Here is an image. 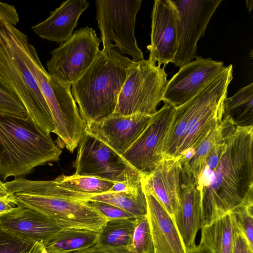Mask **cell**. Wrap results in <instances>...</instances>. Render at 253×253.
<instances>
[{
  "label": "cell",
  "mask_w": 253,
  "mask_h": 253,
  "mask_svg": "<svg viewBox=\"0 0 253 253\" xmlns=\"http://www.w3.org/2000/svg\"><path fill=\"white\" fill-rule=\"evenodd\" d=\"M253 126L228 120L196 180L202 210L201 228L238 207H253Z\"/></svg>",
  "instance_id": "6da1fadb"
},
{
  "label": "cell",
  "mask_w": 253,
  "mask_h": 253,
  "mask_svg": "<svg viewBox=\"0 0 253 253\" xmlns=\"http://www.w3.org/2000/svg\"><path fill=\"white\" fill-rule=\"evenodd\" d=\"M232 79L230 64L196 95L174 108L158 151L162 160L179 157L189 162L197 148L221 123L224 101Z\"/></svg>",
  "instance_id": "7a4b0ae2"
},
{
  "label": "cell",
  "mask_w": 253,
  "mask_h": 253,
  "mask_svg": "<svg viewBox=\"0 0 253 253\" xmlns=\"http://www.w3.org/2000/svg\"><path fill=\"white\" fill-rule=\"evenodd\" d=\"M133 62L112 45L103 47L90 67L71 85L72 95L85 124L113 114Z\"/></svg>",
  "instance_id": "3957f363"
},
{
  "label": "cell",
  "mask_w": 253,
  "mask_h": 253,
  "mask_svg": "<svg viewBox=\"0 0 253 253\" xmlns=\"http://www.w3.org/2000/svg\"><path fill=\"white\" fill-rule=\"evenodd\" d=\"M62 153L50 133L28 117L0 113V177H23Z\"/></svg>",
  "instance_id": "277c9868"
},
{
  "label": "cell",
  "mask_w": 253,
  "mask_h": 253,
  "mask_svg": "<svg viewBox=\"0 0 253 253\" xmlns=\"http://www.w3.org/2000/svg\"><path fill=\"white\" fill-rule=\"evenodd\" d=\"M16 40L20 52L36 79L49 108L58 139L73 152L86 131L71 92V87L63 84L51 77L43 67L35 47L26 35L19 32Z\"/></svg>",
  "instance_id": "5b68a950"
},
{
  "label": "cell",
  "mask_w": 253,
  "mask_h": 253,
  "mask_svg": "<svg viewBox=\"0 0 253 253\" xmlns=\"http://www.w3.org/2000/svg\"><path fill=\"white\" fill-rule=\"evenodd\" d=\"M15 28L0 21V78L21 101L28 117L45 131L54 133L51 113L36 79L20 52Z\"/></svg>",
  "instance_id": "8992f818"
},
{
  "label": "cell",
  "mask_w": 253,
  "mask_h": 253,
  "mask_svg": "<svg viewBox=\"0 0 253 253\" xmlns=\"http://www.w3.org/2000/svg\"><path fill=\"white\" fill-rule=\"evenodd\" d=\"M164 68L156 65L149 59L134 62L111 115L154 114L158 105L163 100L168 82Z\"/></svg>",
  "instance_id": "52a82bcc"
},
{
  "label": "cell",
  "mask_w": 253,
  "mask_h": 253,
  "mask_svg": "<svg viewBox=\"0 0 253 253\" xmlns=\"http://www.w3.org/2000/svg\"><path fill=\"white\" fill-rule=\"evenodd\" d=\"M141 0H96V19L103 47L112 45L133 62L144 59L134 35Z\"/></svg>",
  "instance_id": "ba28073f"
},
{
  "label": "cell",
  "mask_w": 253,
  "mask_h": 253,
  "mask_svg": "<svg viewBox=\"0 0 253 253\" xmlns=\"http://www.w3.org/2000/svg\"><path fill=\"white\" fill-rule=\"evenodd\" d=\"M16 205H22L40 211L55 220L65 228H75L99 232L107 219L95 210L80 201L46 196L5 187Z\"/></svg>",
  "instance_id": "9c48e42d"
},
{
  "label": "cell",
  "mask_w": 253,
  "mask_h": 253,
  "mask_svg": "<svg viewBox=\"0 0 253 253\" xmlns=\"http://www.w3.org/2000/svg\"><path fill=\"white\" fill-rule=\"evenodd\" d=\"M78 146L75 174L114 182L142 180L143 176L121 155L86 130Z\"/></svg>",
  "instance_id": "30bf717a"
},
{
  "label": "cell",
  "mask_w": 253,
  "mask_h": 253,
  "mask_svg": "<svg viewBox=\"0 0 253 253\" xmlns=\"http://www.w3.org/2000/svg\"><path fill=\"white\" fill-rule=\"evenodd\" d=\"M101 40L95 30L79 29L52 50L47 61L48 73L61 84L71 87L96 58Z\"/></svg>",
  "instance_id": "8fae6325"
},
{
  "label": "cell",
  "mask_w": 253,
  "mask_h": 253,
  "mask_svg": "<svg viewBox=\"0 0 253 253\" xmlns=\"http://www.w3.org/2000/svg\"><path fill=\"white\" fill-rule=\"evenodd\" d=\"M176 6L178 20V43L172 63L176 67L191 62L198 56L197 44L222 0H172Z\"/></svg>",
  "instance_id": "7c38bea8"
},
{
  "label": "cell",
  "mask_w": 253,
  "mask_h": 253,
  "mask_svg": "<svg viewBox=\"0 0 253 253\" xmlns=\"http://www.w3.org/2000/svg\"><path fill=\"white\" fill-rule=\"evenodd\" d=\"M174 107L164 105L152 115L144 131L122 156L143 176L150 174L162 161L158 153L169 128Z\"/></svg>",
  "instance_id": "4fadbf2b"
},
{
  "label": "cell",
  "mask_w": 253,
  "mask_h": 253,
  "mask_svg": "<svg viewBox=\"0 0 253 253\" xmlns=\"http://www.w3.org/2000/svg\"><path fill=\"white\" fill-rule=\"evenodd\" d=\"M223 63L198 56L180 68L168 82L163 101L175 108L196 95L225 68Z\"/></svg>",
  "instance_id": "5bb4252c"
},
{
  "label": "cell",
  "mask_w": 253,
  "mask_h": 253,
  "mask_svg": "<svg viewBox=\"0 0 253 253\" xmlns=\"http://www.w3.org/2000/svg\"><path fill=\"white\" fill-rule=\"evenodd\" d=\"M149 59L154 64L164 65L172 62L178 43V16L172 0H155L152 11Z\"/></svg>",
  "instance_id": "9a60e30c"
},
{
  "label": "cell",
  "mask_w": 253,
  "mask_h": 253,
  "mask_svg": "<svg viewBox=\"0 0 253 253\" xmlns=\"http://www.w3.org/2000/svg\"><path fill=\"white\" fill-rule=\"evenodd\" d=\"M152 116L111 115L85 124L86 130L122 156L144 131Z\"/></svg>",
  "instance_id": "2e32d148"
},
{
  "label": "cell",
  "mask_w": 253,
  "mask_h": 253,
  "mask_svg": "<svg viewBox=\"0 0 253 253\" xmlns=\"http://www.w3.org/2000/svg\"><path fill=\"white\" fill-rule=\"evenodd\" d=\"M180 162V205L174 221L184 246L188 251L195 247L196 235L201 229V196L189 169V162Z\"/></svg>",
  "instance_id": "e0dca14e"
},
{
  "label": "cell",
  "mask_w": 253,
  "mask_h": 253,
  "mask_svg": "<svg viewBox=\"0 0 253 253\" xmlns=\"http://www.w3.org/2000/svg\"><path fill=\"white\" fill-rule=\"evenodd\" d=\"M0 226L16 235L43 243L45 246L65 227L35 210L17 205L0 216Z\"/></svg>",
  "instance_id": "ac0fdd59"
},
{
  "label": "cell",
  "mask_w": 253,
  "mask_h": 253,
  "mask_svg": "<svg viewBox=\"0 0 253 253\" xmlns=\"http://www.w3.org/2000/svg\"><path fill=\"white\" fill-rule=\"evenodd\" d=\"M181 173L179 158L162 160L142 180L143 186L153 194L173 220L180 205Z\"/></svg>",
  "instance_id": "d6986e66"
},
{
  "label": "cell",
  "mask_w": 253,
  "mask_h": 253,
  "mask_svg": "<svg viewBox=\"0 0 253 253\" xmlns=\"http://www.w3.org/2000/svg\"><path fill=\"white\" fill-rule=\"evenodd\" d=\"M143 189L155 253H187L173 218L153 194Z\"/></svg>",
  "instance_id": "ffe728a7"
},
{
  "label": "cell",
  "mask_w": 253,
  "mask_h": 253,
  "mask_svg": "<svg viewBox=\"0 0 253 253\" xmlns=\"http://www.w3.org/2000/svg\"><path fill=\"white\" fill-rule=\"evenodd\" d=\"M89 5L86 0L64 1L50 11L46 19L32 29L41 38L61 44L72 35L79 17Z\"/></svg>",
  "instance_id": "44dd1931"
},
{
  "label": "cell",
  "mask_w": 253,
  "mask_h": 253,
  "mask_svg": "<svg viewBox=\"0 0 253 253\" xmlns=\"http://www.w3.org/2000/svg\"><path fill=\"white\" fill-rule=\"evenodd\" d=\"M201 229L200 244L211 253H233L236 235L240 231L231 212L214 220Z\"/></svg>",
  "instance_id": "7402d4cb"
},
{
  "label": "cell",
  "mask_w": 253,
  "mask_h": 253,
  "mask_svg": "<svg viewBox=\"0 0 253 253\" xmlns=\"http://www.w3.org/2000/svg\"><path fill=\"white\" fill-rule=\"evenodd\" d=\"M99 232L84 229L65 228L45 246L48 253H72L97 244Z\"/></svg>",
  "instance_id": "603a6c76"
},
{
  "label": "cell",
  "mask_w": 253,
  "mask_h": 253,
  "mask_svg": "<svg viewBox=\"0 0 253 253\" xmlns=\"http://www.w3.org/2000/svg\"><path fill=\"white\" fill-rule=\"evenodd\" d=\"M223 117L237 127L253 126V84L241 88L233 96L226 97Z\"/></svg>",
  "instance_id": "cb8c5ba5"
},
{
  "label": "cell",
  "mask_w": 253,
  "mask_h": 253,
  "mask_svg": "<svg viewBox=\"0 0 253 253\" xmlns=\"http://www.w3.org/2000/svg\"><path fill=\"white\" fill-rule=\"evenodd\" d=\"M136 222V218L107 220L99 232L96 245L131 251Z\"/></svg>",
  "instance_id": "d4e9b609"
},
{
  "label": "cell",
  "mask_w": 253,
  "mask_h": 253,
  "mask_svg": "<svg viewBox=\"0 0 253 253\" xmlns=\"http://www.w3.org/2000/svg\"><path fill=\"white\" fill-rule=\"evenodd\" d=\"M89 200L103 202L114 205L130 213L135 218L145 216L147 214V202L143 182L129 191L109 192L94 196Z\"/></svg>",
  "instance_id": "484cf974"
},
{
  "label": "cell",
  "mask_w": 253,
  "mask_h": 253,
  "mask_svg": "<svg viewBox=\"0 0 253 253\" xmlns=\"http://www.w3.org/2000/svg\"><path fill=\"white\" fill-rule=\"evenodd\" d=\"M60 187L84 194L95 196L109 192L114 182L94 177L63 174L54 179Z\"/></svg>",
  "instance_id": "4316f807"
},
{
  "label": "cell",
  "mask_w": 253,
  "mask_h": 253,
  "mask_svg": "<svg viewBox=\"0 0 253 253\" xmlns=\"http://www.w3.org/2000/svg\"><path fill=\"white\" fill-rule=\"evenodd\" d=\"M228 119L223 117L220 125L210 132L209 135L197 148L188 165L195 181L197 180L205 166L206 160L212 147L222 137Z\"/></svg>",
  "instance_id": "83f0119b"
},
{
  "label": "cell",
  "mask_w": 253,
  "mask_h": 253,
  "mask_svg": "<svg viewBox=\"0 0 253 253\" xmlns=\"http://www.w3.org/2000/svg\"><path fill=\"white\" fill-rule=\"evenodd\" d=\"M45 245L16 235L0 226V253H42Z\"/></svg>",
  "instance_id": "f1b7e54d"
},
{
  "label": "cell",
  "mask_w": 253,
  "mask_h": 253,
  "mask_svg": "<svg viewBox=\"0 0 253 253\" xmlns=\"http://www.w3.org/2000/svg\"><path fill=\"white\" fill-rule=\"evenodd\" d=\"M131 251L133 253H155L147 215L136 218Z\"/></svg>",
  "instance_id": "f546056e"
},
{
  "label": "cell",
  "mask_w": 253,
  "mask_h": 253,
  "mask_svg": "<svg viewBox=\"0 0 253 253\" xmlns=\"http://www.w3.org/2000/svg\"><path fill=\"white\" fill-rule=\"evenodd\" d=\"M0 113L21 118L28 117L21 101L0 78Z\"/></svg>",
  "instance_id": "4dcf8cb0"
},
{
  "label": "cell",
  "mask_w": 253,
  "mask_h": 253,
  "mask_svg": "<svg viewBox=\"0 0 253 253\" xmlns=\"http://www.w3.org/2000/svg\"><path fill=\"white\" fill-rule=\"evenodd\" d=\"M253 207H238L230 212L250 247L253 249Z\"/></svg>",
  "instance_id": "1f68e13d"
},
{
  "label": "cell",
  "mask_w": 253,
  "mask_h": 253,
  "mask_svg": "<svg viewBox=\"0 0 253 253\" xmlns=\"http://www.w3.org/2000/svg\"><path fill=\"white\" fill-rule=\"evenodd\" d=\"M84 203L102 215L107 220L135 218L130 213L110 204L91 200Z\"/></svg>",
  "instance_id": "d6a6232c"
},
{
  "label": "cell",
  "mask_w": 253,
  "mask_h": 253,
  "mask_svg": "<svg viewBox=\"0 0 253 253\" xmlns=\"http://www.w3.org/2000/svg\"><path fill=\"white\" fill-rule=\"evenodd\" d=\"M0 21L15 27L19 17L13 5L0 1Z\"/></svg>",
  "instance_id": "836d02e7"
},
{
  "label": "cell",
  "mask_w": 253,
  "mask_h": 253,
  "mask_svg": "<svg viewBox=\"0 0 253 253\" xmlns=\"http://www.w3.org/2000/svg\"><path fill=\"white\" fill-rule=\"evenodd\" d=\"M72 253H133L128 249L106 248L95 245L86 249Z\"/></svg>",
  "instance_id": "e575fe53"
},
{
  "label": "cell",
  "mask_w": 253,
  "mask_h": 253,
  "mask_svg": "<svg viewBox=\"0 0 253 253\" xmlns=\"http://www.w3.org/2000/svg\"><path fill=\"white\" fill-rule=\"evenodd\" d=\"M233 253H253V249L240 232L236 235Z\"/></svg>",
  "instance_id": "d590c367"
},
{
  "label": "cell",
  "mask_w": 253,
  "mask_h": 253,
  "mask_svg": "<svg viewBox=\"0 0 253 253\" xmlns=\"http://www.w3.org/2000/svg\"><path fill=\"white\" fill-rule=\"evenodd\" d=\"M16 206L13 196L8 194L6 196L0 198V216L9 212Z\"/></svg>",
  "instance_id": "8d00e7d4"
},
{
  "label": "cell",
  "mask_w": 253,
  "mask_h": 253,
  "mask_svg": "<svg viewBox=\"0 0 253 253\" xmlns=\"http://www.w3.org/2000/svg\"><path fill=\"white\" fill-rule=\"evenodd\" d=\"M187 253H211V252L200 244L198 246H196L194 248L187 251Z\"/></svg>",
  "instance_id": "74e56055"
},
{
  "label": "cell",
  "mask_w": 253,
  "mask_h": 253,
  "mask_svg": "<svg viewBox=\"0 0 253 253\" xmlns=\"http://www.w3.org/2000/svg\"><path fill=\"white\" fill-rule=\"evenodd\" d=\"M8 194L7 190L3 182L0 183V198L6 196Z\"/></svg>",
  "instance_id": "f35d334b"
},
{
  "label": "cell",
  "mask_w": 253,
  "mask_h": 253,
  "mask_svg": "<svg viewBox=\"0 0 253 253\" xmlns=\"http://www.w3.org/2000/svg\"><path fill=\"white\" fill-rule=\"evenodd\" d=\"M253 0H247L246 1V5L247 7L250 12L253 8Z\"/></svg>",
  "instance_id": "ab89813d"
},
{
  "label": "cell",
  "mask_w": 253,
  "mask_h": 253,
  "mask_svg": "<svg viewBox=\"0 0 253 253\" xmlns=\"http://www.w3.org/2000/svg\"><path fill=\"white\" fill-rule=\"evenodd\" d=\"M42 253H48L45 250V249L43 250V251L42 252Z\"/></svg>",
  "instance_id": "60d3db41"
},
{
  "label": "cell",
  "mask_w": 253,
  "mask_h": 253,
  "mask_svg": "<svg viewBox=\"0 0 253 253\" xmlns=\"http://www.w3.org/2000/svg\"><path fill=\"white\" fill-rule=\"evenodd\" d=\"M3 183L0 180V183Z\"/></svg>",
  "instance_id": "b9f144b4"
}]
</instances>
